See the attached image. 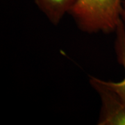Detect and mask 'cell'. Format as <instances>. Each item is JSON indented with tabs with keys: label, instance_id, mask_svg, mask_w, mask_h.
Returning a JSON list of instances; mask_svg holds the SVG:
<instances>
[{
	"label": "cell",
	"instance_id": "5b68a950",
	"mask_svg": "<svg viewBox=\"0 0 125 125\" xmlns=\"http://www.w3.org/2000/svg\"><path fill=\"white\" fill-rule=\"evenodd\" d=\"M121 21L123 24L125 31V0H122V13H121Z\"/></svg>",
	"mask_w": 125,
	"mask_h": 125
},
{
	"label": "cell",
	"instance_id": "277c9868",
	"mask_svg": "<svg viewBox=\"0 0 125 125\" xmlns=\"http://www.w3.org/2000/svg\"><path fill=\"white\" fill-rule=\"evenodd\" d=\"M115 33H116L115 49L117 61L119 63L123 66L125 70V76L122 80L118 82L105 80L104 82L110 88L114 90L125 102V31L122 21Z\"/></svg>",
	"mask_w": 125,
	"mask_h": 125
},
{
	"label": "cell",
	"instance_id": "7a4b0ae2",
	"mask_svg": "<svg viewBox=\"0 0 125 125\" xmlns=\"http://www.w3.org/2000/svg\"><path fill=\"white\" fill-rule=\"evenodd\" d=\"M89 83L100 99L101 108L97 125H125V102L120 97L103 79L90 76Z\"/></svg>",
	"mask_w": 125,
	"mask_h": 125
},
{
	"label": "cell",
	"instance_id": "3957f363",
	"mask_svg": "<svg viewBox=\"0 0 125 125\" xmlns=\"http://www.w3.org/2000/svg\"><path fill=\"white\" fill-rule=\"evenodd\" d=\"M77 0H34L40 10L51 24L58 25L61 20L69 14Z\"/></svg>",
	"mask_w": 125,
	"mask_h": 125
},
{
	"label": "cell",
	"instance_id": "6da1fadb",
	"mask_svg": "<svg viewBox=\"0 0 125 125\" xmlns=\"http://www.w3.org/2000/svg\"><path fill=\"white\" fill-rule=\"evenodd\" d=\"M122 0H77L69 15L79 29L88 33H115L121 22Z\"/></svg>",
	"mask_w": 125,
	"mask_h": 125
}]
</instances>
